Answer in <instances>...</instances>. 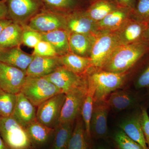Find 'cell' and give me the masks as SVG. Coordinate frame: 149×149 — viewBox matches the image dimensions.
Listing matches in <instances>:
<instances>
[{
    "mask_svg": "<svg viewBox=\"0 0 149 149\" xmlns=\"http://www.w3.org/2000/svg\"><path fill=\"white\" fill-rule=\"evenodd\" d=\"M149 53V43L146 41L118 46L101 70L115 73H126Z\"/></svg>",
    "mask_w": 149,
    "mask_h": 149,
    "instance_id": "cell-1",
    "label": "cell"
},
{
    "mask_svg": "<svg viewBox=\"0 0 149 149\" xmlns=\"http://www.w3.org/2000/svg\"><path fill=\"white\" fill-rule=\"evenodd\" d=\"M86 77L88 83L95 90L94 102L104 101L111 93L124 85L126 73L90 69L86 74Z\"/></svg>",
    "mask_w": 149,
    "mask_h": 149,
    "instance_id": "cell-2",
    "label": "cell"
},
{
    "mask_svg": "<svg viewBox=\"0 0 149 149\" xmlns=\"http://www.w3.org/2000/svg\"><path fill=\"white\" fill-rule=\"evenodd\" d=\"M0 136L10 149L32 148V142L26 128L12 116L0 117Z\"/></svg>",
    "mask_w": 149,
    "mask_h": 149,
    "instance_id": "cell-3",
    "label": "cell"
},
{
    "mask_svg": "<svg viewBox=\"0 0 149 149\" xmlns=\"http://www.w3.org/2000/svg\"><path fill=\"white\" fill-rule=\"evenodd\" d=\"M119 46L114 32H99L96 35L89 57L91 69H102L113 52Z\"/></svg>",
    "mask_w": 149,
    "mask_h": 149,
    "instance_id": "cell-4",
    "label": "cell"
},
{
    "mask_svg": "<svg viewBox=\"0 0 149 149\" xmlns=\"http://www.w3.org/2000/svg\"><path fill=\"white\" fill-rule=\"evenodd\" d=\"M21 93L36 107L53 96L61 93L45 77L27 76Z\"/></svg>",
    "mask_w": 149,
    "mask_h": 149,
    "instance_id": "cell-5",
    "label": "cell"
},
{
    "mask_svg": "<svg viewBox=\"0 0 149 149\" xmlns=\"http://www.w3.org/2000/svg\"><path fill=\"white\" fill-rule=\"evenodd\" d=\"M8 18L24 26L45 9L41 0H6Z\"/></svg>",
    "mask_w": 149,
    "mask_h": 149,
    "instance_id": "cell-6",
    "label": "cell"
},
{
    "mask_svg": "<svg viewBox=\"0 0 149 149\" xmlns=\"http://www.w3.org/2000/svg\"><path fill=\"white\" fill-rule=\"evenodd\" d=\"M24 26L41 33L57 29L66 30L65 14L45 9L33 17Z\"/></svg>",
    "mask_w": 149,
    "mask_h": 149,
    "instance_id": "cell-7",
    "label": "cell"
},
{
    "mask_svg": "<svg viewBox=\"0 0 149 149\" xmlns=\"http://www.w3.org/2000/svg\"><path fill=\"white\" fill-rule=\"evenodd\" d=\"M87 78V77H86ZM88 89V82L65 94L59 123L74 122L81 115L84 98Z\"/></svg>",
    "mask_w": 149,
    "mask_h": 149,
    "instance_id": "cell-8",
    "label": "cell"
},
{
    "mask_svg": "<svg viewBox=\"0 0 149 149\" xmlns=\"http://www.w3.org/2000/svg\"><path fill=\"white\" fill-rule=\"evenodd\" d=\"M65 94L59 93L43 102L37 107L36 120L53 128L58 125Z\"/></svg>",
    "mask_w": 149,
    "mask_h": 149,
    "instance_id": "cell-9",
    "label": "cell"
},
{
    "mask_svg": "<svg viewBox=\"0 0 149 149\" xmlns=\"http://www.w3.org/2000/svg\"><path fill=\"white\" fill-rule=\"evenodd\" d=\"M86 74L79 75L61 66L44 77L55 85L61 93L65 94L85 84L87 81Z\"/></svg>",
    "mask_w": 149,
    "mask_h": 149,
    "instance_id": "cell-10",
    "label": "cell"
},
{
    "mask_svg": "<svg viewBox=\"0 0 149 149\" xmlns=\"http://www.w3.org/2000/svg\"><path fill=\"white\" fill-rule=\"evenodd\" d=\"M27 78L26 72L0 62V89L12 94L21 92Z\"/></svg>",
    "mask_w": 149,
    "mask_h": 149,
    "instance_id": "cell-11",
    "label": "cell"
},
{
    "mask_svg": "<svg viewBox=\"0 0 149 149\" xmlns=\"http://www.w3.org/2000/svg\"><path fill=\"white\" fill-rule=\"evenodd\" d=\"M66 30L69 33L97 35V22L86 14L85 10L74 11L65 14Z\"/></svg>",
    "mask_w": 149,
    "mask_h": 149,
    "instance_id": "cell-12",
    "label": "cell"
},
{
    "mask_svg": "<svg viewBox=\"0 0 149 149\" xmlns=\"http://www.w3.org/2000/svg\"><path fill=\"white\" fill-rule=\"evenodd\" d=\"M148 24L131 17L115 32L119 45H129L141 41H146L145 33Z\"/></svg>",
    "mask_w": 149,
    "mask_h": 149,
    "instance_id": "cell-13",
    "label": "cell"
},
{
    "mask_svg": "<svg viewBox=\"0 0 149 149\" xmlns=\"http://www.w3.org/2000/svg\"><path fill=\"white\" fill-rule=\"evenodd\" d=\"M110 108L106 101L94 102L91 120V138L104 139L107 136V118Z\"/></svg>",
    "mask_w": 149,
    "mask_h": 149,
    "instance_id": "cell-14",
    "label": "cell"
},
{
    "mask_svg": "<svg viewBox=\"0 0 149 149\" xmlns=\"http://www.w3.org/2000/svg\"><path fill=\"white\" fill-rule=\"evenodd\" d=\"M143 100V97L139 93L123 90L113 92L106 102L110 109L120 111L129 109L146 107L141 104Z\"/></svg>",
    "mask_w": 149,
    "mask_h": 149,
    "instance_id": "cell-15",
    "label": "cell"
},
{
    "mask_svg": "<svg viewBox=\"0 0 149 149\" xmlns=\"http://www.w3.org/2000/svg\"><path fill=\"white\" fill-rule=\"evenodd\" d=\"M141 107L136 109L132 113L123 119L119 123V127L129 138L144 149H148L141 125Z\"/></svg>",
    "mask_w": 149,
    "mask_h": 149,
    "instance_id": "cell-16",
    "label": "cell"
},
{
    "mask_svg": "<svg viewBox=\"0 0 149 149\" xmlns=\"http://www.w3.org/2000/svg\"><path fill=\"white\" fill-rule=\"evenodd\" d=\"M61 66L59 56H35L27 68L26 74L27 77H45Z\"/></svg>",
    "mask_w": 149,
    "mask_h": 149,
    "instance_id": "cell-17",
    "label": "cell"
},
{
    "mask_svg": "<svg viewBox=\"0 0 149 149\" xmlns=\"http://www.w3.org/2000/svg\"><path fill=\"white\" fill-rule=\"evenodd\" d=\"M34 56L33 54H29L24 52L19 46L0 49V62L25 72Z\"/></svg>",
    "mask_w": 149,
    "mask_h": 149,
    "instance_id": "cell-18",
    "label": "cell"
},
{
    "mask_svg": "<svg viewBox=\"0 0 149 149\" xmlns=\"http://www.w3.org/2000/svg\"><path fill=\"white\" fill-rule=\"evenodd\" d=\"M133 12L130 9L118 6L103 19L97 22L99 32H115L132 17Z\"/></svg>",
    "mask_w": 149,
    "mask_h": 149,
    "instance_id": "cell-19",
    "label": "cell"
},
{
    "mask_svg": "<svg viewBox=\"0 0 149 149\" xmlns=\"http://www.w3.org/2000/svg\"><path fill=\"white\" fill-rule=\"evenodd\" d=\"M17 96L16 103L12 116L26 128L36 120V107L21 92L17 94Z\"/></svg>",
    "mask_w": 149,
    "mask_h": 149,
    "instance_id": "cell-20",
    "label": "cell"
},
{
    "mask_svg": "<svg viewBox=\"0 0 149 149\" xmlns=\"http://www.w3.org/2000/svg\"><path fill=\"white\" fill-rule=\"evenodd\" d=\"M96 35L69 33L70 52L81 56L90 57Z\"/></svg>",
    "mask_w": 149,
    "mask_h": 149,
    "instance_id": "cell-21",
    "label": "cell"
},
{
    "mask_svg": "<svg viewBox=\"0 0 149 149\" xmlns=\"http://www.w3.org/2000/svg\"><path fill=\"white\" fill-rule=\"evenodd\" d=\"M59 59L62 66L79 75H85L91 69L89 58L77 55L71 52L59 56Z\"/></svg>",
    "mask_w": 149,
    "mask_h": 149,
    "instance_id": "cell-22",
    "label": "cell"
},
{
    "mask_svg": "<svg viewBox=\"0 0 149 149\" xmlns=\"http://www.w3.org/2000/svg\"><path fill=\"white\" fill-rule=\"evenodd\" d=\"M24 29V26L13 22L6 27L0 34V49L20 46Z\"/></svg>",
    "mask_w": 149,
    "mask_h": 149,
    "instance_id": "cell-23",
    "label": "cell"
},
{
    "mask_svg": "<svg viewBox=\"0 0 149 149\" xmlns=\"http://www.w3.org/2000/svg\"><path fill=\"white\" fill-rule=\"evenodd\" d=\"M42 40L49 42L55 50L58 56L70 52L69 33L65 29H60L46 33H42Z\"/></svg>",
    "mask_w": 149,
    "mask_h": 149,
    "instance_id": "cell-24",
    "label": "cell"
},
{
    "mask_svg": "<svg viewBox=\"0 0 149 149\" xmlns=\"http://www.w3.org/2000/svg\"><path fill=\"white\" fill-rule=\"evenodd\" d=\"M32 146H42L47 143L54 133L55 128L43 125L37 120L26 128Z\"/></svg>",
    "mask_w": 149,
    "mask_h": 149,
    "instance_id": "cell-25",
    "label": "cell"
},
{
    "mask_svg": "<svg viewBox=\"0 0 149 149\" xmlns=\"http://www.w3.org/2000/svg\"><path fill=\"white\" fill-rule=\"evenodd\" d=\"M118 6L113 0H95L90 4L85 11L91 19L98 22Z\"/></svg>",
    "mask_w": 149,
    "mask_h": 149,
    "instance_id": "cell-26",
    "label": "cell"
},
{
    "mask_svg": "<svg viewBox=\"0 0 149 149\" xmlns=\"http://www.w3.org/2000/svg\"><path fill=\"white\" fill-rule=\"evenodd\" d=\"M74 122L59 123L56 127L52 149H68L74 129Z\"/></svg>",
    "mask_w": 149,
    "mask_h": 149,
    "instance_id": "cell-27",
    "label": "cell"
},
{
    "mask_svg": "<svg viewBox=\"0 0 149 149\" xmlns=\"http://www.w3.org/2000/svg\"><path fill=\"white\" fill-rule=\"evenodd\" d=\"M94 88L88 82V89L83 101L81 115L85 125L86 136L88 139L91 138L90 124L94 107Z\"/></svg>",
    "mask_w": 149,
    "mask_h": 149,
    "instance_id": "cell-28",
    "label": "cell"
},
{
    "mask_svg": "<svg viewBox=\"0 0 149 149\" xmlns=\"http://www.w3.org/2000/svg\"><path fill=\"white\" fill-rule=\"evenodd\" d=\"M45 8L55 12L66 14L80 8L79 0H41Z\"/></svg>",
    "mask_w": 149,
    "mask_h": 149,
    "instance_id": "cell-29",
    "label": "cell"
},
{
    "mask_svg": "<svg viewBox=\"0 0 149 149\" xmlns=\"http://www.w3.org/2000/svg\"><path fill=\"white\" fill-rule=\"evenodd\" d=\"M85 125L81 117L76 119L68 149H88Z\"/></svg>",
    "mask_w": 149,
    "mask_h": 149,
    "instance_id": "cell-30",
    "label": "cell"
},
{
    "mask_svg": "<svg viewBox=\"0 0 149 149\" xmlns=\"http://www.w3.org/2000/svg\"><path fill=\"white\" fill-rule=\"evenodd\" d=\"M17 94L8 93L0 89V117L11 116L16 103Z\"/></svg>",
    "mask_w": 149,
    "mask_h": 149,
    "instance_id": "cell-31",
    "label": "cell"
},
{
    "mask_svg": "<svg viewBox=\"0 0 149 149\" xmlns=\"http://www.w3.org/2000/svg\"><path fill=\"white\" fill-rule=\"evenodd\" d=\"M113 141L117 149H145L120 129L114 133Z\"/></svg>",
    "mask_w": 149,
    "mask_h": 149,
    "instance_id": "cell-32",
    "label": "cell"
},
{
    "mask_svg": "<svg viewBox=\"0 0 149 149\" xmlns=\"http://www.w3.org/2000/svg\"><path fill=\"white\" fill-rule=\"evenodd\" d=\"M133 18L149 23V0H137L132 13Z\"/></svg>",
    "mask_w": 149,
    "mask_h": 149,
    "instance_id": "cell-33",
    "label": "cell"
},
{
    "mask_svg": "<svg viewBox=\"0 0 149 149\" xmlns=\"http://www.w3.org/2000/svg\"><path fill=\"white\" fill-rule=\"evenodd\" d=\"M42 40H43L42 33L24 27L22 35V44L24 45L29 48H34L38 42Z\"/></svg>",
    "mask_w": 149,
    "mask_h": 149,
    "instance_id": "cell-34",
    "label": "cell"
},
{
    "mask_svg": "<svg viewBox=\"0 0 149 149\" xmlns=\"http://www.w3.org/2000/svg\"><path fill=\"white\" fill-rule=\"evenodd\" d=\"M33 54L43 57L58 56L54 48L47 41L42 40L34 48Z\"/></svg>",
    "mask_w": 149,
    "mask_h": 149,
    "instance_id": "cell-35",
    "label": "cell"
},
{
    "mask_svg": "<svg viewBox=\"0 0 149 149\" xmlns=\"http://www.w3.org/2000/svg\"><path fill=\"white\" fill-rule=\"evenodd\" d=\"M134 86L137 91L149 89V63L136 77L134 81Z\"/></svg>",
    "mask_w": 149,
    "mask_h": 149,
    "instance_id": "cell-36",
    "label": "cell"
},
{
    "mask_svg": "<svg viewBox=\"0 0 149 149\" xmlns=\"http://www.w3.org/2000/svg\"><path fill=\"white\" fill-rule=\"evenodd\" d=\"M141 123L146 144L149 149V116L146 107H141Z\"/></svg>",
    "mask_w": 149,
    "mask_h": 149,
    "instance_id": "cell-37",
    "label": "cell"
},
{
    "mask_svg": "<svg viewBox=\"0 0 149 149\" xmlns=\"http://www.w3.org/2000/svg\"><path fill=\"white\" fill-rule=\"evenodd\" d=\"M118 6L126 8L133 11L137 0H113Z\"/></svg>",
    "mask_w": 149,
    "mask_h": 149,
    "instance_id": "cell-38",
    "label": "cell"
},
{
    "mask_svg": "<svg viewBox=\"0 0 149 149\" xmlns=\"http://www.w3.org/2000/svg\"><path fill=\"white\" fill-rule=\"evenodd\" d=\"M8 18L6 0H0V19Z\"/></svg>",
    "mask_w": 149,
    "mask_h": 149,
    "instance_id": "cell-39",
    "label": "cell"
},
{
    "mask_svg": "<svg viewBox=\"0 0 149 149\" xmlns=\"http://www.w3.org/2000/svg\"><path fill=\"white\" fill-rule=\"evenodd\" d=\"M13 22L12 20L8 19H0V34L6 27Z\"/></svg>",
    "mask_w": 149,
    "mask_h": 149,
    "instance_id": "cell-40",
    "label": "cell"
},
{
    "mask_svg": "<svg viewBox=\"0 0 149 149\" xmlns=\"http://www.w3.org/2000/svg\"><path fill=\"white\" fill-rule=\"evenodd\" d=\"M0 149H10L0 136Z\"/></svg>",
    "mask_w": 149,
    "mask_h": 149,
    "instance_id": "cell-41",
    "label": "cell"
},
{
    "mask_svg": "<svg viewBox=\"0 0 149 149\" xmlns=\"http://www.w3.org/2000/svg\"><path fill=\"white\" fill-rule=\"evenodd\" d=\"M145 39L146 41L149 43V23L148 24V27L145 33Z\"/></svg>",
    "mask_w": 149,
    "mask_h": 149,
    "instance_id": "cell-42",
    "label": "cell"
},
{
    "mask_svg": "<svg viewBox=\"0 0 149 149\" xmlns=\"http://www.w3.org/2000/svg\"><path fill=\"white\" fill-rule=\"evenodd\" d=\"M97 149H110L109 148H106V147H105L104 146H99L98 148Z\"/></svg>",
    "mask_w": 149,
    "mask_h": 149,
    "instance_id": "cell-43",
    "label": "cell"
},
{
    "mask_svg": "<svg viewBox=\"0 0 149 149\" xmlns=\"http://www.w3.org/2000/svg\"><path fill=\"white\" fill-rule=\"evenodd\" d=\"M146 94V96L147 98H148V100L149 101V89H148Z\"/></svg>",
    "mask_w": 149,
    "mask_h": 149,
    "instance_id": "cell-44",
    "label": "cell"
},
{
    "mask_svg": "<svg viewBox=\"0 0 149 149\" xmlns=\"http://www.w3.org/2000/svg\"><path fill=\"white\" fill-rule=\"evenodd\" d=\"M95 1V0H90V2H91V3H93V2H94V1Z\"/></svg>",
    "mask_w": 149,
    "mask_h": 149,
    "instance_id": "cell-45",
    "label": "cell"
}]
</instances>
